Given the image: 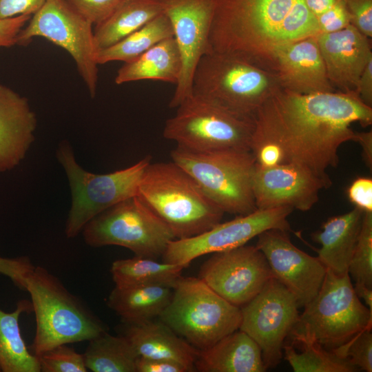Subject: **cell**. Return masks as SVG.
I'll list each match as a JSON object with an SVG mask.
<instances>
[{"label": "cell", "instance_id": "1", "mask_svg": "<svg viewBox=\"0 0 372 372\" xmlns=\"http://www.w3.org/2000/svg\"><path fill=\"white\" fill-rule=\"evenodd\" d=\"M353 123H372V107L355 92L300 94L281 89L254 116L251 148L277 144L284 163L302 165L331 181L327 169L337 167L340 145L355 141Z\"/></svg>", "mask_w": 372, "mask_h": 372}, {"label": "cell", "instance_id": "2", "mask_svg": "<svg viewBox=\"0 0 372 372\" xmlns=\"http://www.w3.org/2000/svg\"><path fill=\"white\" fill-rule=\"evenodd\" d=\"M318 34L304 0H214L211 51L236 54L269 69L277 48Z\"/></svg>", "mask_w": 372, "mask_h": 372}, {"label": "cell", "instance_id": "3", "mask_svg": "<svg viewBox=\"0 0 372 372\" xmlns=\"http://www.w3.org/2000/svg\"><path fill=\"white\" fill-rule=\"evenodd\" d=\"M170 229L175 239L200 234L220 223L224 211L174 162L151 163L137 195Z\"/></svg>", "mask_w": 372, "mask_h": 372}, {"label": "cell", "instance_id": "4", "mask_svg": "<svg viewBox=\"0 0 372 372\" xmlns=\"http://www.w3.org/2000/svg\"><path fill=\"white\" fill-rule=\"evenodd\" d=\"M25 291L36 319L34 355L59 345L89 341L107 331L87 304L45 268L34 267L26 278Z\"/></svg>", "mask_w": 372, "mask_h": 372}, {"label": "cell", "instance_id": "5", "mask_svg": "<svg viewBox=\"0 0 372 372\" xmlns=\"http://www.w3.org/2000/svg\"><path fill=\"white\" fill-rule=\"evenodd\" d=\"M281 89L268 68L236 54L214 51L201 57L192 83L193 94L251 118Z\"/></svg>", "mask_w": 372, "mask_h": 372}, {"label": "cell", "instance_id": "6", "mask_svg": "<svg viewBox=\"0 0 372 372\" xmlns=\"http://www.w3.org/2000/svg\"><path fill=\"white\" fill-rule=\"evenodd\" d=\"M171 157L224 212L242 216L256 209L252 187L256 158L251 151L177 146Z\"/></svg>", "mask_w": 372, "mask_h": 372}, {"label": "cell", "instance_id": "7", "mask_svg": "<svg viewBox=\"0 0 372 372\" xmlns=\"http://www.w3.org/2000/svg\"><path fill=\"white\" fill-rule=\"evenodd\" d=\"M304 307L289 334L293 342L310 339L331 350L372 327V311L355 293L349 273L327 269L319 291Z\"/></svg>", "mask_w": 372, "mask_h": 372}, {"label": "cell", "instance_id": "8", "mask_svg": "<svg viewBox=\"0 0 372 372\" xmlns=\"http://www.w3.org/2000/svg\"><path fill=\"white\" fill-rule=\"evenodd\" d=\"M161 322L193 347L204 350L239 329L240 307L212 290L199 278L180 276Z\"/></svg>", "mask_w": 372, "mask_h": 372}, {"label": "cell", "instance_id": "9", "mask_svg": "<svg viewBox=\"0 0 372 372\" xmlns=\"http://www.w3.org/2000/svg\"><path fill=\"white\" fill-rule=\"evenodd\" d=\"M57 159L68 178L72 205L65 224L68 238H74L94 217L114 205L138 195L144 172L151 163L147 156L125 169L105 174L83 169L68 143L59 145Z\"/></svg>", "mask_w": 372, "mask_h": 372}, {"label": "cell", "instance_id": "10", "mask_svg": "<svg viewBox=\"0 0 372 372\" xmlns=\"http://www.w3.org/2000/svg\"><path fill=\"white\" fill-rule=\"evenodd\" d=\"M176 108V114L166 121L163 134L177 146L194 151H250L254 118L193 93Z\"/></svg>", "mask_w": 372, "mask_h": 372}, {"label": "cell", "instance_id": "11", "mask_svg": "<svg viewBox=\"0 0 372 372\" xmlns=\"http://www.w3.org/2000/svg\"><path fill=\"white\" fill-rule=\"evenodd\" d=\"M91 247L118 245L136 256L156 259L175 239L170 229L138 196L125 199L100 213L83 227Z\"/></svg>", "mask_w": 372, "mask_h": 372}, {"label": "cell", "instance_id": "12", "mask_svg": "<svg viewBox=\"0 0 372 372\" xmlns=\"http://www.w3.org/2000/svg\"><path fill=\"white\" fill-rule=\"evenodd\" d=\"M92 24L66 0H46L19 33L17 45L25 46L43 37L64 49L73 59L91 97L96 93L99 70Z\"/></svg>", "mask_w": 372, "mask_h": 372}, {"label": "cell", "instance_id": "13", "mask_svg": "<svg viewBox=\"0 0 372 372\" xmlns=\"http://www.w3.org/2000/svg\"><path fill=\"white\" fill-rule=\"evenodd\" d=\"M298 307L293 293L272 278L254 298L240 308L239 329L259 346L267 369L280 362L284 341L298 319Z\"/></svg>", "mask_w": 372, "mask_h": 372}, {"label": "cell", "instance_id": "14", "mask_svg": "<svg viewBox=\"0 0 372 372\" xmlns=\"http://www.w3.org/2000/svg\"><path fill=\"white\" fill-rule=\"evenodd\" d=\"M288 207L254 211L216 225L196 236L170 241L163 253V262L184 268L196 258L244 245L263 231L279 229L289 231L287 217L293 211Z\"/></svg>", "mask_w": 372, "mask_h": 372}, {"label": "cell", "instance_id": "15", "mask_svg": "<svg viewBox=\"0 0 372 372\" xmlns=\"http://www.w3.org/2000/svg\"><path fill=\"white\" fill-rule=\"evenodd\" d=\"M199 278L231 304L242 307L273 276L263 253L245 245L214 253L200 270Z\"/></svg>", "mask_w": 372, "mask_h": 372}, {"label": "cell", "instance_id": "16", "mask_svg": "<svg viewBox=\"0 0 372 372\" xmlns=\"http://www.w3.org/2000/svg\"><path fill=\"white\" fill-rule=\"evenodd\" d=\"M169 18L173 37L182 63L181 72L169 101L176 108L192 94L196 67L211 51L209 35L214 13V0H161Z\"/></svg>", "mask_w": 372, "mask_h": 372}, {"label": "cell", "instance_id": "17", "mask_svg": "<svg viewBox=\"0 0 372 372\" xmlns=\"http://www.w3.org/2000/svg\"><path fill=\"white\" fill-rule=\"evenodd\" d=\"M256 247L265 255L273 278L293 293L299 307L317 295L327 268L318 257L296 247L287 231L266 230L258 236Z\"/></svg>", "mask_w": 372, "mask_h": 372}, {"label": "cell", "instance_id": "18", "mask_svg": "<svg viewBox=\"0 0 372 372\" xmlns=\"http://www.w3.org/2000/svg\"><path fill=\"white\" fill-rule=\"evenodd\" d=\"M331 185V181L293 163L271 167L256 163L252 181L256 209L288 207L302 211L309 210L318 202L320 191Z\"/></svg>", "mask_w": 372, "mask_h": 372}, {"label": "cell", "instance_id": "19", "mask_svg": "<svg viewBox=\"0 0 372 372\" xmlns=\"http://www.w3.org/2000/svg\"><path fill=\"white\" fill-rule=\"evenodd\" d=\"M269 69L283 90L300 94L336 91L328 79L316 36L277 48Z\"/></svg>", "mask_w": 372, "mask_h": 372}, {"label": "cell", "instance_id": "20", "mask_svg": "<svg viewBox=\"0 0 372 372\" xmlns=\"http://www.w3.org/2000/svg\"><path fill=\"white\" fill-rule=\"evenodd\" d=\"M316 39L332 87L356 92L359 78L372 59L369 38L350 24L335 32L318 34Z\"/></svg>", "mask_w": 372, "mask_h": 372}, {"label": "cell", "instance_id": "21", "mask_svg": "<svg viewBox=\"0 0 372 372\" xmlns=\"http://www.w3.org/2000/svg\"><path fill=\"white\" fill-rule=\"evenodd\" d=\"M37 127L28 99L0 85V173L13 169L24 159Z\"/></svg>", "mask_w": 372, "mask_h": 372}, {"label": "cell", "instance_id": "22", "mask_svg": "<svg viewBox=\"0 0 372 372\" xmlns=\"http://www.w3.org/2000/svg\"><path fill=\"white\" fill-rule=\"evenodd\" d=\"M120 335L127 338L138 356L176 362L189 371H194L199 350L162 322L123 321Z\"/></svg>", "mask_w": 372, "mask_h": 372}, {"label": "cell", "instance_id": "23", "mask_svg": "<svg viewBox=\"0 0 372 372\" xmlns=\"http://www.w3.org/2000/svg\"><path fill=\"white\" fill-rule=\"evenodd\" d=\"M364 211L355 207L328 218L312 238L320 244L318 258L327 269L338 276L349 273V262L360 236Z\"/></svg>", "mask_w": 372, "mask_h": 372}, {"label": "cell", "instance_id": "24", "mask_svg": "<svg viewBox=\"0 0 372 372\" xmlns=\"http://www.w3.org/2000/svg\"><path fill=\"white\" fill-rule=\"evenodd\" d=\"M194 368L200 372H263L267 369L259 346L240 329L211 347L199 350Z\"/></svg>", "mask_w": 372, "mask_h": 372}, {"label": "cell", "instance_id": "25", "mask_svg": "<svg viewBox=\"0 0 372 372\" xmlns=\"http://www.w3.org/2000/svg\"><path fill=\"white\" fill-rule=\"evenodd\" d=\"M180 52L174 37L166 38L136 59L124 63L114 79L117 85L141 80L176 84L181 72Z\"/></svg>", "mask_w": 372, "mask_h": 372}, {"label": "cell", "instance_id": "26", "mask_svg": "<svg viewBox=\"0 0 372 372\" xmlns=\"http://www.w3.org/2000/svg\"><path fill=\"white\" fill-rule=\"evenodd\" d=\"M162 12L161 0H122L105 20L95 25L96 52L116 43Z\"/></svg>", "mask_w": 372, "mask_h": 372}, {"label": "cell", "instance_id": "27", "mask_svg": "<svg viewBox=\"0 0 372 372\" xmlns=\"http://www.w3.org/2000/svg\"><path fill=\"white\" fill-rule=\"evenodd\" d=\"M172 291V287L165 285L114 287L107 304L122 321H145L160 316L169 304Z\"/></svg>", "mask_w": 372, "mask_h": 372}, {"label": "cell", "instance_id": "28", "mask_svg": "<svg viewBox=\"0 0 372 372\" xmlns=\"http://www.w3.org/2000/svg\"><path fill=\"white\" fill-rule=\"evenodd\" d=\"M31 301L21 300L10 313L0 309V369L3 372H41L37 358L22 338L19 318L32 312Z\"/></svg>", "mask_w": 372, "mask_h": 372}, {"label": "cell", "instance_id": "29", "mask_svg": "<svg viewBox=\"0 0 372 372\" xmlns=\"http://www.w3.org/2000/svg\"><path fill=\"white\" fill-rule=\"evenodd\" d=\"M183 266L134 256L114 261L110 272L117 287L165 285L173 287L181 276Z\"/></svg>", "mask_w": 372, "mask_h": 372}, {"label": "cell", "instance_id": "30", "mask_svg": "<svg viewBox=\"0 0 372 372\" xmlns=\"http://www.w3.org/2000/svg\"><path fill=\"white\" fill-rule=\"evenodd\" d=\"M170 37H173L172 27L163 12L116 43L98 50L96 63L101 65L112 61H130Z\"/></svg>", "mask_w": 372, "mask_h": 372}, {"label": "cell", "instance_id": "31", "mask_svg": "<svg viewBox=\"0 0 372 372\" xmlns=\"http://www.w3.org/2000/svg\"><path fill=\"white\" fill-rule=\"evenodd\" d=\"M88 342L83 353L87 369L93 372H136L138 356L123 335L105 331Z\"/></svg>", "mask_w": 372, "mask_h": 372}, {"label": "cell", "instance_id": "32", "mask_svg": "<svg viewBox=\"0 0 372 372\" xmlns=\"http://www.w3.org/2000/svg\"><path fill=\"white\" fill-rule=\"evenodd\" d=\"M301 345L297 352L293 345L283 344L285 358L295 372H355L358 369L348 361L326 350L310 339L294 341Z\"/></svg>", "mask_w": 372, "mask_h": 372}, {"label": "cell", "instance_id": "33", "mask_svg": "<svg viewBox=\"0 0 372 372\" xmlns=\"http://www.w3.org/2000/svg\"><path fill=\"white\" fill-rule=\"evenodd\" d=\"M348 271L355 280V285L372 287V211L364 214L360 236Z\"/></svg>", "mask_w": 372, "mask_h": 372}, {"label": "cell", "instance_id": "34", "mask_svg": "<svg viewBox=\"0 0 372 372\" xmlns=\"http://www.w3.org/2000/svg\"><path fill=\"white\" fill-rule=\"evenodd\" d=\"M41 372H87L83 353L67 344L56 346L36 355Z\"/></svg>", "mask_w": 372, "mask_h": 372}, {"label": "cell", "instance_id": "35", "mask_svg": "<svg viewBox=\"0 0 372 372\" xmlns=\"http://www.w3.org/2000/svg\"><path fill=\"white\" fill-rule=\"evenodd\" d=\"M330 351L340 358L348 361L358 369L371 372V327L359 331L346 342Z\"/></svg>", "mask_w": 372, "mask_h": 372}, {"label": "cell", "instance_id": "36", "mask_svg": "<svg viewBox=\"0 0 372 372\" xmlns=\"http://www.w3.org/2000/svg\"><path fill=\"white\" fill-rule=\"evenodd\" d=\"M122 0H66L83 18L92 25L105 20Z\"/></svg>", "mask_w": 372, "mask_h": 372}, {"label": "cell", "instance_id": "37", "mask_svg": "<svg viewBox=\"0 0 372 372\" xmlns=\"http://www.w3.org/2000/svg\"><path fill=\"white\" fill-rule=\"evenodd\" d=\"M319 34L331 33L341 30L350 23V17L344 0L316 17Z\"/></svg>", "mask_w": 372, "mask_h": 372}, {"label": "cell", "instance_id": "38", "mask_svg": "<svg viewBox=\"0 0 372 372\" xmlns=\"http://www.w3.org/2000/svg\"><path fill=\"white\" fill-rule=\"evenodd\" d=\"M350 23L362 34L372 37V0H344Z\"/></svg>", "mask_w": 372, "mask_h": 372}, {"label": "cell", "instance_id": "39", "mask_svg": "<svg viewBox=\"0 0 372 372\" xmlns=\"http://www.w3.org/2000/svg\"><path fill=\"white\" fill-rule=\"evenodd\" d=\"M34 268L26 256L14 258L0 256V274L9 278L21 289L25 290L26 278Z\"/></svg>", "mask_w": 372, "mask_h": 372}, {"label": "cell", "instance_id": "40", "mask_svg": "<svg viewBox=\"0 0 372 372\" xmlns=\"http://www.w3.org/2000/svg\"><path fill=\"white\" fill-rule=\"evenodd\" d=\"M349 201L363 211H372V179L358 177L347 190Z\"/></svg>", "mask_w": 372, "mask_h": 372}, {"label": "cell", "instance_id": "41", "mask_svg": "<svg viewBox=\"0 0 372 372\" xmlns=\"http://www.w3.org/2000/svg\"><path fill=\"white\" fill-rule=\"evenodd\" d=\"M30 17V15L23 14L0 19V48L17 45L18 36Z\"/></svg>", "mask_w": 372, "mask_h": 372}, {"label": "cell", "instance_id": "42", "mask_svg": "<svg viewBox=\"0 0 372 372\" xmlns=\"http://www.w3.org/2000/svg\"><path fill=\"white\" fill-rule=\"evenodd\" d=\"M46 0H0V19L19 15L32 16Z\"/></svg>", "mask_w": 372, "mask_h": 372}, {"label": "cell", "instance_id": "43", "mask_svg": "<svg viewBox=\"0 0 372 372\" xmlns=\"http://www.w3.org/2000/svg\"><path fill=\"white\" fill-rule=\"evenodd\" d=\"M251 153L256 158L257 165L262 167H271L284 163L283 152L276 143L265 142L253 146Z\"/></svg>", "mask_w": 372, "mask_h": 372}, {"label": "cell", "instance_id": "44", "mask_svg": "<svg viewBox=\"0 0 372 372\" xmlns=\"http://www.w3.org/2000/svg\"><path fill=\"white\" fill-rule=\"evenodd\" d=\"M136 372H189L183 365L170 360L138 356L136 362Z\"/></svg>", "mask_w": 372, "mask_h": 372}, {"label": "cell", "instance_id": "45", "mask_svg": "<svg viewBox=\"0 0 372 372\" xmlns=\"http://www.w3.org/2000/svg\"><path fill=\"white\" fill-rule=\"evenodd\" d=\"M356 92L366 105L372 107V59L369 61L359 78Z\"/></svg>", "mask_w": 372, "mask_h": 372}, {"label": "cell", "instance_id": "46", "mask_svg": "<svg viewBox=\"0 0 372 372\" xmlns=\"http://www.w3.org/2000/svg\"><path fill=\"white\" fill-rule=\"evenodd\" d=\"M355 142L362 148V156L366 165L372 169V131L355 132Z\"/></svg>", "mask_w": 372, "mask_h": 372}, {"label": "cell", "instance_id": "47", "mask_svg": "<svg viewBox=\"0 0 372 372\" xmlns=\"http://www.w3.org/2000/svg\"><path fill=\"white\" fill-rule=\"evenodd\" d=\"M340 0H304L309 10L315 17L330 8Z\"/></svg>", "mask_w": 372, "mask_h": 372}, {"label": "cell", "instance_id": "48", "mask_svg": "<svg viewBox=\"0 0 372 372\" xmlns=\"http://www.w3.org/2000/svg\"><path fill=\"white\" fill-rule=\"evenodd\" d=\"M353 287L358 298H362L367 307L372 311V287L364 285H355Z\"/></svg>", "mask_w": 372, "mask_h": 372}, {"label": "cell", "instance_id": "49", "mask_svg": "<svg viewBox=\"0 0 372 372\" xmlns=\"http://www.w3.org/2000/svg\"><path fill=\"white\" fill-rule=\"evenodd\" d=\"M0 371H1V369H0Z\"/></svg>", "mask_w": 372, "mask_h": 372}]
</instances>
